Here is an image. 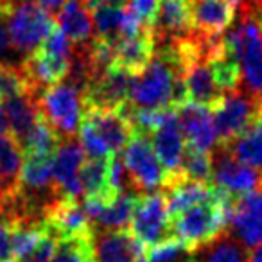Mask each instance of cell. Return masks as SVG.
<instances>
[{
    "label": "cell",
    "instance_id": "obj_1",
    "mask_svg": "<svg viewBox=\"0 0 262 262\" xmlns=\"http://www.w3.org/2000/svg\"><path fill=\"white\" fill-rule=\"evenodd\" d=\"M127 104L139 110L180 108L187 104L183 65L172 41L157 43L151 63L133 76Z\"/></svg>",
    "mask_w": 262,
    "mask_h": 262
},
{
    "label": "cell",
    "instance_id": "obj_2",
    "mask_svg": "<svg viewBox=\"0 0 262 262\" xmlns=\"http://www.w3.org/2000/svg\"><path fill=\"white\" fill-rule=\"evenodd\" d=\"M221 45L235 59L244 92L262 99V8L244 4L241 15L221 36Z\"/></svg>",
    "mask_w": 262,
    "mask_h": 262
},
{
    "label": "cell",
    "instance_id": "obj_3",
    "mask_svg": "<svg viewBox=\"0 0 262 262\" xmlns=\"http://www.w3.org/2000/svg\"><path fill=\"white\" fill-rule=\"evenodd\" d=\"M233 200L235 198L214 187L212 198L180 212L171 219L172 237L182 241L190 253L210 244L226 233Z\"/></svg>",
    "mask_w": 262,
    "mask_h": 262
},
{
    "label": "cell",
    "instance_id": "obj_4",
    "mask_svg": "<svg viewBox=\"0 0 262 262\" xmlns=\"http://www.w3.org/2000/svg\"><path fill=\"white\" fill-rule=\"evenodd\" d=\"M9 40L18 56H29L54 31L56 20L51 13L27 0H0Z\"/></svg>",
    "mask_w": 262,
    "mask_h": 262
},
{
    "label": "cell",
    "instance_id": "obj_5",
    "mask_svg": "<svg viewBox=\"0 0 262 262\" xmlns=\"http://www.w3.org/2000/svg\"><path fill=\"white\" fill-rule=\"evenodd\" d=\"M41 119L59 135V139H74L83 119V95L72 83L49 86L36 99Z\"/></svg>",
    "mask_w": 262,
    "mask_h": 262
},
{
    "label": "cell",
    "instance_id": "obj_6",
    "mask_svg": "<svg viewBox=\"0 0 262 262\" xmlns=\"http://www.w3.org/2000/svg\"><path fill=\"white\" fill-rule=\"evenodd\" d=\"M122 164L129 180L131 192L137 196L149 194L158 187H164L167 180V171L155 155L151 142L146 135H133L124 147Z\"/></svg>",
    "mask_w": 262,
    "mask_h": 262
},
{
    "label": "cell",
    "instance_id": "obj_7",
    "mask_svg": "<svg viewBox=\"0 0 262 262\" xmlns=\"http://www.w3.org/2000/svg\"><path fill=\"white\" fill-rule=\"evenodd\" d=\"M262 112V99H257L244 90L230 92L212 110L215 137L219 146H228L257 119Z\"/></svg>",
    "mask_w": 262,
    "mask_h": 262
},
{
    "label": "cell",
    "instance_id": "obj_8",
    "mask_svg": "<svg viewBox=\"0 0 262 262\" xmlns=\"http://www.w3.org/2000/svg\"><path fill=\"white\" fill-rule=\"evenodd\" d=\"M127 232L146 250L171 239V215L164 192H149L139 196Z\"/></svg>",
    "mask_w": 262,
    "mask_h": 262
},
{
    "label": "cell",
    "instance_id": "obj_9",
    "mask_svg": "<svg viewBox=\"0 0 262 262\" xmlns=\"http://www.w3.org/2000/svg\"><path fill=\"white\" fill-rule=\"evenodd\" d=\"M212 157V187L232 198H239L262 185V174L237 162L228 149L215 147Z\"/></svg>",
    "mask_w": 262,
    "mask_h": 262
},
{
    "label": "cell",
    "instance_id": "obj_10",
    "mask_svg": "<svg viewBox=\"0 0 262 262\" xmlns=\"http://www.w3.org/2000/svg\"><path fill=\"white\" fill-rule=\"evenodd\" d=\"M228 235L246 250L262 244V185L233 200L228 221Z\"/></svg>",
    "mask_w": 262,
    "mask_h": 262
},
{
    "label": "cell",
    "instance_id": "obj_11",
    "mask_svg": "<svg viewBox=\"0 0 262 262\" xmlns=\"http://www.w3.org/2000/svg\"><path fill=\"white\" fill-rule=\"evenodd\" d=\"M131 76L117 65H110L99 74L83 92L84 110H119L127 102L131 88Z\"/></svg>",
    "mask_w": 262,
    "mask_h": 262
},
{
    "label": "cell",
    "instance_id": "obj_12",
    "mask_svg": "<svg viewBox=\"0 0 262 262\" xmlns=\"http://www.w3.org/2000/svg\"><path fill=\"white\" fill-rule=\"evenodd\" d=\"M70 69H72V59L56 56L45 51L43 47H38L20 63V70L26 76L34 99H38V95L49 86L63 83L69 77Z\"/></svg>",
    "mask_w": 262,
    "mask_h": 262
},
{
    "label": "cell",
    "instance_id": "obj_13",
    "mask_svg": "<svg viewBox=\"0 0 262 262\" xmlns=\"http://www.w3.org/2000/svg\"><path fill=\"white\" fill-rule=\"evenodd\" d=\"M81 120L94 129L112 157H117L135 135L129 120L120 113V110H84Z\"/></svg>",
    "mask_w": 262,
    "mask_h": 262
},
{
    "label": "cell",
    "instance_id": "obj_14",
    "mask_svg": "<svg viewBox=\"0 0 262 262\" xmlns=\"http://www.w3.org/2000/svg\"><path fill=\"white\" fill-rule=\"evenodd\" d=\"M176 119L187 149L210 153L212 147L217 144L210 110L187 102L176 108Z\"/></svg>",
    "mask_w": 262,
    "mask_h": 262
},
{
    "label": "cell",
    "instance_id": "obj_15",
    "mask_svg": "<svg viewBox=\"0 0 262 262\" xmlns=\"http://www.w3.org/2000/svg\"><path fill=\"white\" fill-rule=\"evenodd\" d=\"M157 43L182 40L192 31V0H160L151 27Z\"/></svg>",
    "mask_w": 262,
    "mask_h": 262
},
{
    "label": "cell",
    "instance_id": "obj_16",
    "mask_svg": "<svg viewBox=\"0 0 262 262\" xmlns=\"http://www.w3.org/2000/svg\"><path fill=\"white\" fill-rule=\"evenodd\" d=\"M84 162V153L76 139H65L58 146L52 158V172H54V183L58 192L63 198L79 200L81 183H79V169Z\"/></svg>",
    "mask_w": 262,
    "mask_h": 262
},
{
    "label": "cell",
    "instance_id": "obj_17",
    "mask_svg": "<svg viewBox=\"0 0 262 262\" xmlns=\"http://www.w3.org/2000/svg\"><path fill=\"white\" fill-rule=\"evenodd\" d=\"M94 262H135L146 248L127 230H94Z\"/></svg>",
    "mask_w": 262,
    "mask_h": 262
},
{
    "label": "cell",
    "instance_id": "obj_18",
    "mask_svg": "<svg viewBox=\"0 0 262 262\" xmlns=\"http://www.w3.org/2000/svg\"><path fill=\"white\" fill-rule=\"evenodd\" d=\"M157 52V40L151 29H142L133 36L120 38L113 43V65L120 67L131 76H139L151 63Z\"/></svg>",
    "mask_w": 262,
    "mask_h": 262
},
{
    "label": "cell",
    "instance_id": "obj_19",
    "mask_svg": "<svg viewBox=\"0 0 262 262\" xmlns=\"http://www.w3.org/2000/svg\"><path fill=\"white\" fill-rule=\"evenodd\" d=\"M235 20V8L226 0H192V31L205 38H219Z\"/></svg>",
    "mask_w": 262,
    "mask_h": 262
},
{
    "label": "cell",
    "instance_id": "obj_20",
    "mask_svg": "<svg viewBox=\"0 0 262 262\" xmlns=\"http://www.w3.org/2000/svg\"><path fill=\"white\" fill-rule=\"evenodd\" d=\"M147 139H149L151 147H153L160 164L167 171V176L180 172L182 158L183 153H185V140H183L182 131H180L178 119H176V110Z\"/></svg>",
    "mask_w": 262,
    "mask_h": 262
},
{
    "label": "cell",
    "instance_id": "obj_21",
    "mask_svg": "<svg viewBox=\"0 0 262 262\" xmlns=\"http://www.w3.org/2000/svg\"><path fill=\"white\" fill-rule=\"evenodd\" d=\"M24 151L13 135H0V210L18 194Z\"/></svg>",
    "mask_w": 262,
    "mask_h": 262
},
{
    "label": "cell",
    "instance_id": "obj_22",
    "mask_svg": "<svg viewBox=\"0 0 262 262\" xmlns=\"http://www.w3.org/2000/svg\"><path fill=\"white\" fill-rule=\"evenodd\" d=\"M164 190L171 219L174 215H178L180 212L187 210V208L194 207V205L201 203V201H207L214 194V187L212 185L189 180L182 172L169 174L164 183Z\"/></svg>",
    "mask_w": 262,
    "mask_h": 262
},
{
    "label": "cell",
    "instance_id": "obj_23",
    "mask_svg": "<svg viewBox=\"0 0 262 262\" xmlns=\"http://www.w3.org/2000/svg\"><path fill=\"white\" fill-rule=\"evenodd\" d=\"M56 26L74 45V49L84 47L92 41V15L83 0H65L56 13Z\"/></svg>",
    "mask_w": 262,
    "mask_h": 262
},
{
    "label": "cell",
    "instance_id": "obj_24",
    "mask_svg": "<svg viewBox=\"0 0 262 262\" xmlns=\"http://www.w3.org/2000/svg\"><path fill=\"white\" fill-rule=\"evenodd\" d=\"M223 147H226L237 162L262 174V112L235 140Z\"/></svg>",
    "mask_w": 262,
    "mask_h": 262
},
{
    "label": "cell",
    "instance_id": "obj_25",
    "mask_svg": "<svg viewBox=\"0 0 262 262\" xmlns=\"http://www.w3.org/2000/svg\"><path fill=\"white\" fill-rule=\"evenodd\" d=\"M0 104L4 106L6 115H8L9 135H13L18 142H22L27 137V133L33 129L36 120L40 119L36 99L33 95H22V97L2 101Z\"/></svg>",
    "mask_w": 262,
    "mask_h": 262
},
{
    "label": "cell",
    "instance_id": "obj_26",
    "mask_svg": "<svg viewBox=\"0 0 262 262\" xmlns=\"http://www.w3.org/2000/svg\"><path fill=\"white\" fill-rule=\"evenodd\" d=\"M137 200H139L137 194H119V196H115L99 212L92 226L94 228L99 226V230H127L131 217H133V212H135Z\"/></svg>",
    "mask_w": 262,
    "mask_h": 262
},
{
    "label": "cell",
    "instance_id": "obj_27",
    "mask_svg": "<svg viewBox=\"0 0 262 262\" xmlns=\"http://www.w3.org/2000/svg\"><path fill=\"white\" fill-rule=\"evenodd\" d=\"M108 164L110 158H84L79 169V183L83 198L119 196L108 189Z\"/></svg>",
    "mask_w": 262,
    "mask_h": 262
},
{
    "label": "cell",
    "instance_id": "obj_28",
    "mask_svg": "<svg viewBox=\"0 0 262 262\" xmlns=\"http://www.w3.org/2000/svg\"><path fill=\"white\" fill-rule=\"evenodd\" d=\"M126 4L124 6H95L90 9L92 26L95 29V40L115 43L122 38V22Z\"/></svg>",
    "mask_w": 262,
    "mask_h": 262
},
{
    "label": "cell",
    "instance_id": "obj_29",
    "mask_svg": "<svg viewBox=\"0 0 262 262\" xmlns=\"http://www.w3.org/2000/svg\"><path fill=\"white\" fill-rule=\"evenodd\" d=\"M200 251L201 253L194 257L198 262H250V251L228 233H223L210 244L200 248Z\"/></svg>",
    "mask_w": 262,
    "mask_h": 262
},
{
    "label": "cell",
    "instance_id": "obj_30",
    "mask_svg": "<svg viewBox=\"0 0 262 262\" xmlns=\"http://www.w3.org/2000/svg\"><path fill=\"white\" fill-rule=\"evenodd\" d=\"M61 144L59 135L45 122L43 119L36 120V124L33 126V129L27 133L26 139L20 142L22 151L26 157L29 155H38V157H54L56 149Z\"/></svg>",
    "mask_w": 262,
    "mask_h": 262
},
{
    "label": "cell",
    "instance_id": "obj_31",
    "mask_svg": "<svg viewBox=\"0 0 262 262\" xmlns=\"http://www.w3.org/2000/svg\"><path fill=\"white\" fill-rule=\"evenodd\" d=\"M94 237V235H92ZM92 237L59 239L51 262H94Z\"/></svg>",
    "mask_w": 262,
    "mask_h": 262
},
{
    "label": "cell",
    "instance_id": "obj_32",
    "mask_svg": "<svg viewBox=\"0 0 262 262\" xmlns=\"http://www.w3.org/2000/svg\"><path fill=\"white\" fill-rule=\"evenodd\" d=\"M180 172L189 180L200 183L212 185V157L210 153H201V151L187 149L183 153Z\"/></svg>",
    "mask_w": 262,
    "mask_h": 262
},
{
    "label": "cell",
    "instance_id": "obj_33",
    "mask_svg": "<svg viewBox=\"0 0 262 262\" xmlns=\"http://www.w3.org/2000/svg\"><path fill=\"white\" fill-rule=\"evenodd\" d=\"M22 95H33V92L20 67L0 65V102Z\"/></svg>",
    "mask_w": 262,
    "mask_h": 262
},
{
    "label": "cell",
    "instance_id": "obj_34",
    "mask_svg": "<svg viewBox=\"0 0 262 262\" xmlns=\"http://www.w3.org/2000/svg\"><path fill=\"white\" fill-rule=\"evenodd\" d=\"M147 251V262H189L192 253L187 250V246L178 241L176 237L164 241V243L157 244V246L149 248Z\"/></svg>",
    "mask_w": 262,
    "mask_h": 262
},
{
    "label": "cell",
    "instance_id": "obj_35",
    "mask_svg": "<svg viewBox=\"0 0 262 262\" xmlns=\"http://www.w3.org/2000/svg\"><path fill=\"white\" fill-rule=\"evenodd\" d=\"M158 2L160 0H127V9L137 16L142 27L151 29L155 24V16H157Z\"/></svg>",
    "mask_w": 262,
    "mask_h": 262
},
{
    "label": "cell",
    "instance_id": "obj_36",
    "mask_svg": "<svg viewBox=\"0 0 262 262\" xmlns=\"http://www.w3.org/2000/svg\"><path fill=\"white\" fill-rule=\"evenodd\" d=\"M56 244H58V237L49 230L43 239L40 241V244L31 253H27L26 257L20 258L18 262H51L52 253L56 250Z\"/></svg>",
    "mask_w": 262,
    "mask_h": 262
},
{
    "label": "cell",
    "instance_id": "obj_37",
    "mask_svg": "<svg viewBox=\"0 0 262 262\" xmlns=\"http://www.w3.org/2000/svg\"><path fill=\"white\" fill-rule=\"evenodd\" d=\"M15 49L9 40L8 26H6L4 13L0 9V65H13L11 59H15Z\"/></svg>",
    "mask_w": 262,
    "mask_h": 262
},
{
    "label": "cell",
    "instance_id": "obj_38",
    "mask_svg": "<svg viewBox=\"0 0 262 262\" xmlns=\"http://www.w3.org/2000/svg\"><path fill=\"white\" fill-rule=\"evenodd\" d=\"M11 258V223L6 215H0V262Z\"/></svg>",
    "mask_w": 262,
    "mask_h": 262
},
{
    "label": "cell",
    "instance_id": "obj_39",
    "mask_svg": "<svg viewBox=\"0 0 262 262\" xmlns=\"http://www.w3.org/2000/svg\"><path fill=\"white\" fill-rule=\"evenodd\" d=\"M27 2H33V4L40 6L41 9H45L47 13L54 15L61 9V6L65 4V0H27Z\"/></svg>",
    "mask_w": 262,
    "mask_h": 262
},
{
    "label": "cell",
    "instance_id": "obj_40",
    "mask_svg": "<svg viewBox=\"0 0 262 262\" xmlns=\"http://www.w3.org/2000/svg\"><path fill=\"white\" fill-rule=\"evenodd\" d=\"M88 9H94L95 6H124L127 0H83Z\"/></svg>",
    "mask_w": 262,
    "mask_h": 262
},
{
    "label": "cell",
    "instance_id": "obj_41",
    "mask_svg": "<svg viewBox=\"0 0 262 262\" xmlns=\"http://www.w3.org/2000/svg\"><path fill=\"white\" fill-rule=\"evenodd\" d=\"M250 262H262V244L250 253Z\"/></svg>",
    "mask_w": 262,
    "mask_h": 262
},
{
    "label": "cell",
    "instance_id": "obj_42",
    "mask_svg": "<svg viewBox=\"0 0 262 262\" xmlns=\"http://www.w3.org/2000/svg\"><path fill=\"white\" fill-rule=\"evenodd\" d=\"M226 2H228V4H232L233 8H235V6H241V8H243V6L246 4V0H226Z\"/></svg>",
    "mask_w": 262,
    "mask_h": 262
},
{
    "label": "cell",
    "instance_id": "obj_43",
    "mask_svg": "<svg viewBox=\"0 0 262 262\" xmlns=\"http://www.w3.org/2000/svg\"><path fill=\"white\" fill-rule=\"evenodd\" d=\"M260 0H246V4H258Z\"/></svg>",
    "mask_w": 262,
    "mask_h": 262
},
{
    "label": "cell",
    "instance_id": "obj_44",
    "mask_svg": "<svg viewBox=\"0 0 262 262\" xmlns=\"http://www.w3.org/2000/svg\"><path fill=\"white\" fill-rule=\"evenodd\" d=\"M135 262H147V258L146 257H140V258H137Z\"/></svg>",
    "mask_w": 262,
    "mask_h": 262
},
{
    "label": "cell",
    "instance_id": "obj_45",
    "mask_svg": "<svg viewBox=\"0 0 262 262\" xmlns=\"http://www.w3.org/2000/svg\"><path fill=\"white\" fill-rule=\"evenodd\" d=\"M189 262H198L196 258H194V253H192V257H190V260H189Z\"/></svg>",
    "mask_w": 262,
    "mask_h": 262
},
{
    "label": "cell",
    "instance_id": "obj_46",
    "mask_svg": "<svg viewBox=\"0 0 262 262\" xmlns=\"http://www.w3.org/2000/svg\"><path fill=\"white\" fill-rule=\"evenodd\" d=\"M4 262H16V260H13V258H11V260H4Z\"/></svg>",
    "mask_w": 262,
    "mask_h": 262
}]
</instances>
